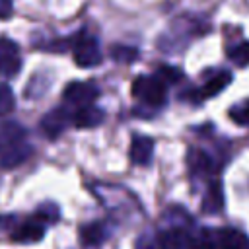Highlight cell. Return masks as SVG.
<instances>
[{
    "mask_svg": "<svg viewBox=\"0 0 249 249\" xmlns=\"http://www.w3.org/2000/svg\"><path fill=\"white\" fill-rule=\"evenodd\" d=\"M156 245H158V249H189L191 237L183 230L171 228V230H163L156 235Z\"/></svg>",
    "mask_w": 249,
    "mask_h": 249,
    "instance_id": "cell-8",
    "label": "cell"
},
{
    "mask_svg": "<svg viewBox=\"0 0 249 249\" xmlns=\"http://www.w3.org/2000/svg\"><path fill=\"white\" fill-rule=\"evenodd\" d=\"M62 97L66 103L82 109V107H89L95 103V99L99 97V89H97V86L88 84V82H72L66 86Z\"/></svg>",
    "mask_w": 249,
    "mask_h": 249,
    "instance_id": "cell-3",
    "label": "cell"
},
{
    "mask_svg": "<svg viewBox=\"0 0 249 249\" xmlns=\"http://www.w3.org/2000/svg\"><path fill=\"white\" fill-rule=\"evenodd\" d=\"M74 62L82 68H89V66H97L101 62V51H99V45L93 37L89 35H76V41H74Z\"/></svg>",
    "mask_w": 249,
    "mask_h": 249,
    "instance_id": "cell-2",
    "label": "cell"
},
{
    "mask_svg": "<svg viewBox=\"0 0 249 249\" xmlns=\"http://www.w3.org/2000/svg\"><path fill=\"white\" fill-rule=\"evenodd\" d=\"M35 216H37L41 222L51 224V222H56V220H58V208H56V204H53V202H49V204H41Z\"/></svg>",
    "mask_w": 249,
    "mask_h": 249,
    "instance_id": "cell-21",
    "label": "cell"
},
{
    "mask_svg": "<svg viewBox=\"0 0 249 249\" xmlns=\"http://www.w3.org/2000/svg\"><path fill=\"white\" fill-rule=\"evenodd\" d=\"M228 56L235 66H249V41H241L239 45L231 47L228 51Z\"/></svg>",
    "mask_w": 249,
    "mask_h": 249,
    "instance_id": "cell-18",
    "label": "cell"
},
{
    "mask_svg": "<svg viewBox=\"0 0 249 249\" xmlns=\"http://www.w3.org/2000/svg\"><path fill=\"white\" fill-rule=\"evenodd\" d=\"M216 249H249V237L233 228H222L214 231Z\"/></svg>",
    "mask_w": 249,
    "mask_h": 249,
    "instance_id": "cell-6",
    "label": "cell"
},
{
    "mask_svg": "<svg viewBox=\"0 0 249 249\" xmlns=\"http://www.w3.org/2000/svg\"><path fill=\"white\" fill-rule=\"evenodd\" d=\"M101 123H103V111L99 107H95V105L82 107L72 117V124L78 126V128H93V126H97Z\"/></svg>",
    "mask_w": 249,
    "mask_h": 249,
    "instance_id": "cell-11",
    "label": "cell"
},
{
    "mask_svg": "<svg viewBox=\"0 0 249 249\" xmlns=\"http://www.w3.org/2000/svg\"><path fill=\"white\" fill-rule=\"evenodd\" d=\"M224 206V191H222V185L218 181L210 183L206 195H204V200H202V210L208 212V214H218Z\"/></svg>",
    "mask_w": 249,
    "mask_h": 249,
    "instance_id": "cell-13",
    "label": "cell"
},
{
    "mask_svg": "<svg viewBox=\"0 0 249 249\" xmlns=\"http://www.w3.org/2000/svg\"><path fill=\"white\" fill-rule=\"evenodd\" d=\"M231 82V74L230 72H218L216 76H212L200 89V97H214L220 91H224L228 88V84Z\"/></svg>",
    "mask_w": 249,
    "mask_h": 249,
    "instance_id": "cell-16",
    "label": "cell"
},
{
    "mask_svg": "<svg viewBox=\"0 0 249 249\" xmlns=\"http://www.w3.org/2000/svg\"><path fill=\"white\" fill-rule=\"evenodd\" d=\"M228 115H230V119H231L235 124H239V126H249V99H247V101H241V103H237V105H233V107H230Z\"/></svg>",
    "mask_w": 249,
    "mask_h": 249,
    "instance_id": "cell-20",
    "label": "cell"
},
{
    "mask_svg": "<svg viewBox=\"0 0 249 249\" xmlns=\"http://www.w3.org/2000/svg\"><path fill=\"white\" fill-rule=\"evenodd\" d=\"M19 47L10 39H0V74L2 76H16L19 72Z\"/></svg>",
    "mask_w": 249,
    "mask_h": 249,
    "instance_id": "cell-5",
    "label": "cell"
},
{
    "mask_svg": "<svg viewBox=\"0 0 249 249\" xmlns=\"http://www.w3.org/2000/svg\"><path fill=\"white\" fill-rule=\"evenodd\" d=\"M14 14L12 0H0V19H8Z\"/></svg>",
    "mask_w": 249,
    "mask_h": 249,
    "instance_id": "cell-23",
    "label": "cell"
},
{
    "mask_svg": "<svg viewBox=\"0 0 249 249\" xmlns=\"http://www.w3.org/2000/svg\"><path fill=\"white\" fill-rule=\"evenodd\" d=\"M29 154H31V148L23 142H18V144L10 146L8 150H4L0 154V165L6 167V169H12V167L23 163L29 158Z\"/></svg>",
    "mask_w": 249,
    "mask_h": 249,
    "instance_id": "cell-12",
    "label": "cell"
},
{
    "mask_svg": "<svg viewBox=\"0 0 249 249\" xmlns=\"http://www.w3.org/2000/svg\"><path fill=\"white\" fill-rule=\"evenodd\" d=\"M158 76L167 84V82H179L181 78H183V72L179 70V68H175V66H167V64H161V66H158Z\"/></svg>",
    "mask_w": 249,
    "mask_h": 249,
    "instance_id": "cell-22",
    "label": "cell"
},
{
    "mask_svg": "<svg viewBox=\"0 0 249 249\" xmlns=\"http://www.w3.org/2000/svg\"><path fill=\"white\" fill-rule=\"evenodd\" d=\"M187 163H189V169L193 173H196V175H202V173H210L212 171V160H210V156L206 152H202V150H196V148L189 150Z\"/></svg>",
    "mask_w": 249,
    "mask_h": 249,
    "instance_id": "cell-15",
    "label": "cell"
},
{
    "mask_svg": "<svg viewBox=\"0 0 249 249\" xmlns=\"http://www.w3.org/2000/svg\"><path fill=\"white\" fill-rule=\"evenodd\" d=\"M109 54H111V58L115 62L130 64V62H134L138 58V49L136 47H128V45H113Z\"/></svg>",
    "mask_w": 249,
    "mask_h": 249,
    "instance_id": "cell-17",
    "label": "cell"
},
{
    "mask_svg": "<svg viewBox=\"0 0 249 249\" xmlns=\"http://www.w3.org/2000/svg\"><path fill=\"white\" fill-rule=\"evenodd\" d=\"M16 109V97L12 88L6 82H0V117L12 113Z\"/></svg>",
    "mask_w": 249,
    "mask_h": 249,
    "instance_id": "cell-19",
    "label": "cell"
},
{
    "mask_svg": "<svg viewBox=\"0 0 249 249\" xmlns=\"http://www.w3.org/2000/svg\"><path fill=\"white\" fill-rule=\"evenodd\" d=\"M70 123H72V119H70V115L66 113V109L56 107V109L49 111V113L43 117V121H41V130H43V134H45L49 140H56V138L66 130V126H68Z\"/></svg>",
    "mask_w": 249,
    "mask_h": 249,
    "instance_id": "cell-4",
    "label": "cell"
},
{
    "mask_svg": "<svg viewBox=\"0 0 249 249\" xmlns=\"http://www.w3.org/2000/svg\"><path fill=\"white\" fill-rule=\"evenodd\" d=\"M103 237H105V228H103L101 222L86 224L80 230V239H82L84 247H97V245L103 243Z\"/></svg>",
    "mask_w": 249,
    "mask_h": 249,
    "instance_id": "cell-14",
    "label": "cell"
},
{
    "mask_svg": "<svg viewBox=\"0 0 249 249\" xmlns=\"http://www.w3.org/2000/svg\"><path fill=\"white\" fill-rule=\"evenodd\" d=\"M45 235V222H41L37 216L31 220H25L12 231V239L19 243H35L41 241Z\"/></svg>",
    "mask_w": 249,
    "mask_h": 249,
    "instance_id": "cell-7",
    "label": "cell"
},
{
    "mask_svg": "<svg viewBox=\"0 0 249 249\" xmlns=\"http://www.w3.org/2000/svg\"><path fill=\"white\" fill-rule=\"evenodd\" d=\"M154 154V140L148 136H134L130 144V160L136 165H148Z\"/></svg>",
    "mask_w": 249,
    "mask_h": 249,
    "instance_id": "cell-9",
    "label": "cell"
},
{
    "mask_svg": "<svg viewBox=\"0 0 249 249\" xmlns=\"http://www.w3.org/2000/svg\"><path fill=\"white\" fill-rule=\"evenodd\" d=\"M8 222L10 224H16V218L14 216H0V228L4 230V228H12V226H8Z\"/></svg>",
    "mask_w": 249,
    "mask_h": 249,
    "instance_id": "cell-24",
    "label": "cell"
},
{
    "mask_svg": "<svg viewBox=\"0 0 249 249\" xmlns=\"http://www.w3.org/2000/svg\"><path fill=\"white\" fill-rule=\"evenodd\" d=\"M23 138H25V128L21 124L12 121L0 123V154L18 142H23Z\"/></svg>",
    "mask_w": 249,
    "mask_h": 249,
    "instance_id": "cell-10",
    "label": "cell"
},
{
    "mask_svg": "<svg viewBox=\"0 0 249 249\" xmlns=\"http://www.w3.org/2000/svg\"><path fill=\"white\" fill-rule=\"evenodd\" d=\"M132 95L152 107L165 103L167 86L160 76H136L132 80Z\"/></svg>",
    "mask_w": 249,
    "mask_h": 249,
    "instance_id": "cell-1",
    "label": "cell"
}]
</instances>
